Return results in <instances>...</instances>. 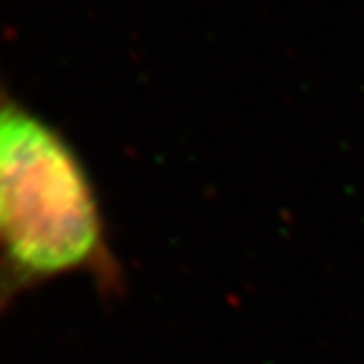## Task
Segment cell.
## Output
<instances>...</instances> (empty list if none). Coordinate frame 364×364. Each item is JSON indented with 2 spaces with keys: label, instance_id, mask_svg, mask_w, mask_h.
Listing matches in <instances>:
<instances>
[{
  "label": "cell",
  "instance_id": "obj_1",
  "mask_svg": "<svg viewBox=\"0 0 364 364\" xmlns=\"http://www.w3.org/2000/svg\"><path fill=\"white\" fill-rule=\"evenodd\" d=\"M0 198V243L18 275H57L95 257L102 225L79 160L49 126L4 100Z\"/></svg>",
  "mask_w": 364,
  "mask_h": 364
},
{
  "label": "cell",
  "instance_id": "obj_2",
  "mask_svg": "<svg viewBox=\"0 0 364 364\" xmlns=\"http://www.w3.org/2000/svg\"><path fill=\"white\" fill-rule=\"evenodd\" d=\"M2 223H4V210H2V198H0V231H2Z\"/></svg>",
  "mask_w": 364,
  "mask_h": 364
}]
</instances>
